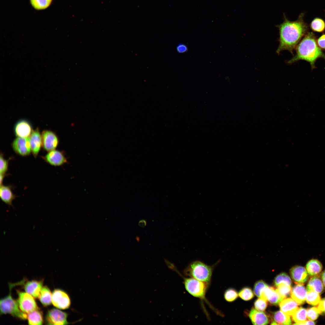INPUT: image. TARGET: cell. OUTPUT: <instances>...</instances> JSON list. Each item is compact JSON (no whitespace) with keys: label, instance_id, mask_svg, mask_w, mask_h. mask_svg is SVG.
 Returning a JSON list of instances; mask_svg holds the SVG:
<instances>
[{"label":"cell","instance_id":"obj_6","mask_svg":"<svg viewBox=\"0 0 325 325\" xmlns=\"http://www.w3.org/2000/svg\"><path fill=\"white\" fill-rule=\"evenodd\" d=\"M17 302L20 310L28 314L39 308L34 297L26 292L17 291Z\"/></svg>","mask_w":325,"mask_h":325},{"label":"cell","instance_id":"obj_24","mask_svg":"<svg viewBox=\"0 0 325 325\" xmlns=\"http://www.w3.org/2000/svg\"><path fill=\"white\" fill-rule=\"evenodd\" d=\"M52 293L46 286L42 287L38 298L40 302L44 306L50 305L52 303Z\"/></svg>","mask_w":325,"mask_h":325},{"label":"cell","instance_id":"obj_41","mask_svg":"<svg viewBox=\"0 0 325 325\" xmlns=\"http://www.w3.org/2000/svg\"><path fill=\"white\" fill-rule=\"evenodd\" d=\"M147 224V221L144 219L140 220L138 222V225L141 227L143 228L146 226Z\"/></svg>","mask_w":325,"mask_h":325},{"label":"cell","instance_id":"obj_38","mask_svg":"<svg viewBox=\"0 0 325 325\" xmlns=\"http://www.w3.org/2000/svg\"><path fill=\"white\" fill-rule=\"evenodd\" d=\"M317 42L318 46L320 48L325 50V34L321 35L317 40Z\"/></svg>","mask_w":325,"mask_h":325},{"label":"cell","instance_id":"obj_13","mask_svg":"<svg viewBox=\"0 0 325 325\" xmlns=\"http://www.w3.org/2000/svg\"><path fill=\"white\" fill-rule=\"evenodd\" d=\"M292 279L296 284H303L308 280V274L306 269L302 266L296 265L290 270Z\"/></svg>","mask_w":325,"mask_h":325},{"label":"cell","instance_id":"obj_4","mask_svg":"<svg viewBox=\"0 0 325 325\" xmlns=\"http://www.w3.org/2000/svg\"><path fill=\"white\" fill-rule=\"evenodd\" d=\"M214 266L207 265L199 261L190 263L185 268L184 273L186 275L204 282L208 285L212 276Z\"/></svg>","mask_w":325,"mask_h":325},{"label":"cell","instance_id":"obj_45","mask_svg":"<svg viewBox=\"0 0 325 325\" xmlns=\"http://www.w3.org/2000/svg\"></svg>","mask_w":325,"mask_h":325},{"label":"cell","instance_id":"obj_34","mask_svg":"<svg viewBox=\"0 0 325 325\" xmlns=\"http://www.w3.org/2000/svg\"><path fill=\"white\" fill-rule=\"evenodd\" d=\"M268 286V285L263 281L260 280L258 281L254 286V292L255 294L257 297L261 298L262 292Z\"/></svg>","mask_w":325,"mask_h":325},{"label":"cell","instance_id":"obj_15","mask_svg":"<svg viewBox=\"0 0 325 325\" xmlns=\"http://www.w3.org/2000/svg\"><path fill=\"white\" fill-rule=\"evenodd\" d=\"M261 298L274 305H278L283 299L273 287L268 286L263 291Z\"/></svg>","mask_w":325,"mask_h":325},{"label":"cell","instance_id":"obj_11","mask_svg":"<svg viewBox=\"0 0 325 325\" xmlns=\"http://www.w3.org/2000/svg\"><path fill=\"white\" fill-rule=\"evenodd\" d=\"M42 157L46 162L54 166H61L67 161L63 152L55 150L48 152Z\"/></svg>","mask_w":325,"mask_h":325},{"label":"cell","instance_id":"obj_14","mask_svg":"<svg viewBox=\"0 0 325 325\" xmlns=\"http://www.w3.org/2000/svg\"><path fill=\"white\" fill-rule=\"evenodd\" d=\"M29 138L31 153L36 158L42 146V135L38 128L32 131Z\"/></svg>","mask_w":325,"mask_h":325},{"label":"cell","instance_id":"obj_10","mask_svg":"<svg viewBox=\"0 0 325 325\" xmlns=\"http://www.w3.org/2000/svg\"><path fill=\"white\" fill-rule=\"evenodd\" d=\"M42 147L47 152L54 150L59 143L58 138L53 132L45 130L42 133Z\"/></svg>","mask_w":325,"mask_h":325},{"label":"cell","instance_id":"obj_19","mask_svg":"<svg viewBox=\"0 0 325 325\" xmlns=\"http://www.w3.org/2000/svg\"><path fill=\"white\" fill-rule=\"evenodd\" d=\"M0 197L1 200L7 205L13 206L12 202L17 196L12 192L10 186L0 185Z\"/></svg>","mask_w":325,"mask_h":325},{"label":"cell","instance_id":"obj_18","mask_svg":"<svg viewBox=\"0 0 325 325\" xmlns=\"http://www.w3.org/2000/svg\"><path fill=\"white\" fill-rule=\"evenodd\" d=\"M279 304L281 311L289 316L292 315L299 308L297 303L290 298L283 299Z\"/></svg>","mask_w":325,"mask_h":325},{"label":"cell","instance_id":"obj_35","mask_svg":"<svg viewBox=\"0 0 325 325\" xmlns=\"http://www.w3.org/2000/svg\"><path fill=\"white\" fill-rule=\"evenodd\" d=\"M319 314L317 308L316 307H313L307 310V317L309 320H315Z\"/></svg>","mask_w":325,"mask_h":325},{"label":"cell","instance_id":"obj_42","mask_svg":"<svg viewBox=\"0 0 325 325\" xmlns=\"http://www.w3.org/2000/svg\"><path fill=\"white\" fill-rule=\"evenodd\" d=\"M302 325H314L315 323L313 320H309L302 322Z\"/></svg>","mask_w":325,"mask_h":325},{"label":"cell","instance_id":"obj_32","mask_svg":"<svg viewBox=\"0 0 325 325\" xmlns=\"http://www.w3.org/2000/svg\"><path fill=\"white\" fill-rule=\"evenodd\" d=\"M238 296L236 290L232 288L227 289L224 293V297L225 300L228 302H232L235 301Z\"/></svg>","mask_w":325,"mask_h":325},{"label":"cell","instance_id":"obj_40","mask_svg":"<svg viewBox=\"0 0 325 325\" xmlns=\"http://www.w3.org/2000/svg\"><path fill=\"white\" fill-rule=\"evenodd\" d=\"M176 49L178 53L183 54L186 52L187 51L188 48L185 44L181 43L178 45Z\"/></svg>","mask_w":325,"mask_h":325},{"label":"cell","instance_id":"obj_17","mask_svg":"<svg viewBox=\"0 0 325 325\" xmlns=\"http://www.w3.org/2000/svg\"><path fill=\"white\" fill-rule=\"evenodd\" d=\"M307 291L303 284H296L292 289L291 296L298 305L304 303L306 300Z\"/></svg>","mask_w":325,"mask_h":325},{"label":"cell","instance_id":"obj_16","mask_svg":"<svg viewBox=\"0 0 325 325\" xmlns=\"http://www.w3.org/2000/svg\"><path fill=\"white\" fill-rule=\"evenodd\" d=\"M43 280H33L25 282L24 288L26 292L35 298H38L43 287Z\"/></svg>","mask_w":325,"mask_h":325},{"label":"cell","instance_id":"obj_36","mask_svg":"<svg viewBox=\"0 0 325 325\" xmlns=\"http://www.w3.org/2000/svg\"><path fill=\"white\" fill-rule=\"evenodd\" d=\"M255 308L258 311H263L265 310L267 306V301L260 298L257 299L255 302Z\"/></svg>","mask_w":325,"mask_h":325},{"label":"cell","instance_id":"obj_30","mask_svg":"<svg viewBox=\"0 0 325 325\" xmlns=\"http://www.w3.org/2000/svg\"><path fill=\"white\" fill-rule=\"evenodd\" d=\"M277 287L276 291L283 299L287 297L291 294L292 289L291 286L282 283Z\"/></svg>","mask_w":325,"mask_h":325},{"label":"cell","instance_id":"obj_12","mask_svg":"<svg viewBox=\"0 0 325 325\" xmlns=\"http://www.w3.org/2000/svg\"><path fill=\"white\" fill-rule=\"evenodd\" d=\"M14 130L17 137L21 138L29 137L33 131L30 123L25 119L17 122L14 125Z\"/></svg>","mask_w":325,"mask_h":325},{"label":"cell","instance_id":"obj_26","mask_svg":"<svg viewBox=\"0 0 325 325\" xmlns=\"http://www.w3.org/2000/svg\"><path fill=\"white\" fill-rule=\"evenodd\" d=\"M310 27L313 31L323 32L325 30V22L323 19L316 17L311 21Z\"/></svg>","mask_w":325,"mask_h":325},{"label":"cell","instance_id":"obj_44","mask_svg":"<svg viewBox=\"0 0 325 325\" xmlns=\"http://www.w3.org/2000/svg\"><path fill=\"white\" fill-rule=\"evenodd\" d=\"M5 174H0V185L2 184V182L3 180V179L4 178Z\"/></svg>","mask_w":325,"mask_h":325},{"label":"cell","instance_id":"obj_28","mask_svg":"<svg viewBox=\"0 0 325 325\" xmlns=\"http://www.w3.org/2000/svg\"><path fill=\"white\" fill-rule=\"evenodd\" d=\"M53 0H30V3L35 9L41 10L48 8Z\"/></svg>","mask_w":325,"mask_h":325},{"label":"cell","instance_id":"obj_31","mask_svg":"<svg viewBox=\"0 0 325 325\" xmlns=\"http://www.w3.org/2000/svg\"><path fill=\"white\" fill-rule=\"evenodd\" d=\"M284 283L288 285L291 286L292 281L288 275L285 273H282L278 275L275 278L274 283L277 286L281 283Z\"/></svg>","mask_w":325,"mask_h":325},{"label":"cell","instance_id":"obj_3","mask_svg":"<svg viewBox=\"0 0 325 325\" xmlns=\"http://www.w3.org/2000/svg\"><path fill=\"white\" fill-rule=\"evenodd\" d=\"M25 280L24 279L18 282L9 284L8 295L0 300L1 314H9L21 320H25L27 319V314L20 310L17 301L14 299L11 295L12 288L17 285L23 284Z\"/></svg>","mask_w":325,"mask_h":325},{"label":"cell","instance_id":"obj_8","mask_svg":"<svg viewBox=\"0 0 325 325\" xmlns=\"http://www.w3.org/2000/svg\"><path fill=\"white\" fill-rule=\"evenodd\" d=\"M67 314L57 308H52L48 310L46 316L47 324L63 325L70 323L67 321Z\"/></svg>","mask_w":325,"mask_h":325},{"label":"cell","instance_id":"obj_21","mask_svg":"<svg viewBox=\"0 0 325 325\" xmlns=\"http://www.w3.org/2000/svg\"><path fill=\"white\" fill-rule=\"evenodd\" d=\"M324 286L322 280L318 276L311 277L307 286V291H313L321 294L324 291Z\"/></svg>","mask_w":325,"mask_h":325},{"label":"cell","instance_id":"obj_27","mask_svg":"<svg viewBox=\"0 0 325 325\" xmlns=\"http://www.w3.org/2000/svg\"><path fill=\"white\" fill-rule=\"evenodd\" d=\"M292 316L296 323L304 322L307 320V310L302 307L299 308Z\"/></svg>","mask_w":325,"mask_h":325},{"label":"cell","instance_id":"obj_9","mask_svg":"<svg viewBox=\"0 0 325 325\" xmlns=\"http://www.w3.org/2000/svg\"><path fill=\"white\" fill-rule=\"evenodd\" d=\"M12 147L15 153L22 156H29L31 152L29 137H17L12 142Z\"/></svg>","mask_w":325,"mask_h":325},{"label":"cell","instance_id":"obj_33","mask_svg":"<svg viewBox=\"0 0 325 325\" xmlns=\"http://www.w3.org/2000/svg\"><path fill=\"white\" fill-rule=\"evenodd\" d=\"M238 294L239 296L245 301L249 300L252 299L254 296L252 290L248 287L243 288Z\"/></svg>","mask_w":325,"mask_h":325},{"label":"cell","instance_id":"obj_37","mask_svg":"<svg viewBox=\"0 0 325 325\" xmlns=\"http://www.w3.org/2000/svg\"><path fill=\"white\" fill-rule=\"evenodd\" d=\"M0 174H5L8 170V161L4 158L3 154L2 153L0 156Z\"/></svg>","mask_w":325,"mask_h":325},{"label":"cell","instance_id":"obj_29","mask_svg":"<svg viewBox=\"0 0 325 325\" xmlns=\"http://www.w3.org/2000/svg\"><path fill=\"white\" fill-rule=\"evenodd\" d=\"M320 294L313 291H307L306 298L307 302L311 305L316 306L320 300Z\"/></svg>","mask_w":325,"mask_h":325},{"label":"cell","instance_id":"obj_5","mask_svg":"<svg viewBox=\"0 0 325 325\" xmlns=\"http://www.w3.org/2000/svg\"><path fill=\"white\" fill-rule=\"evenodd\" d=\"M184 280L185 288L190 294L206 300L205 295L208 284L192 277L184 278Z\"/></svg>","mask_w":325,"mask_h":325},{"label":"cell","instance_id":"obj_39","mask_svg":"<svg viewBox=\"0 0 325 325\" xmlns=\"http://www.w3.org/2000/svg\"><path fill=\"white\" fill-rule=\"evenodd\" d=\"M317 308L320 314H325V298L320 300Z\"/></svg>","mask_w":325,"mask_h":325},{"label":"cell","instance_id":"obj_23","mask_svg":"<svg viewBox=\"0 0 325 325\" xmlns=\"http://www.w3.org/2000/svg\"><path fill=\"white\" fill-rule=\"evenodd\" d=\"M27 319L29 325H42L43 323L42 313L38 308L28 314Z\"/></svg>","mask_w":325,"mask_h":325},{"label":"cell","instance_id":"obj_22","mask_svg":"<svg viewBox=\"0 0 325 325\" xmlns=\"http://www.w3.org/2000/svg\"><path fill=\"white\" fill-rule=\"evenodd\" d=\"M306 269L309 275L311 276H318L321 272V263L317 259H312L309 261L306 265Z\"/></svg>","mask_w":325,"mask_h":325},{"label":"cell","instance_id":"obj_1","mask_svg":"<svg viewBox=\"0 0 325 325\" xmlns=\"http://www.w3.org/2000/svg\"><path fill=\"white\" fill-rule=\"evenodd\" d=\"M305 14L301 13L295 21L288 20L285 16L283 22L277 26L279 32V44L277 53L283 50L292 54L302 38L307 33L308 26L304 20Z\"/></svg>","mask_w":325,"mask_h":325},{"label":"cell","instance_id":"obj_43","mask_svg":"<svg viewBox=\"0 0 325 325\" xmlns=\"http://www.w3.org/2000/svg\"><path fill=\"white\" fill-rule=\"evenodd\" d=\"M321 278L324 286L325 287V270L322 273Z\"/></svg>","mask_w":325,"mask_h":325},{"label":"cell","instance_id":"obj_7","mask_svg":"<svg viewBox=\"0 0 325 325\" xmlns=\"http://www.w3.org/2000/svg\"><path fill=\"white\" fill-rule=\"evenodd\" d=\"M52 303L56 308L64 310L69 308L71 303L70 297L66 292L56 289L52 293Z\"/></svg>","mask_w":325,"mask_h":325},{"label":"cell","instance_id":"obj_2","mask_svg":"<svg viewBox=\"0 0 325 325\" xmlns=\"http://www.w3.org/2000/svg\"><path fill=\"white\" fill-rule=\"evenodd\" d=\"M296 54L287 63L292 64L300 60H304L311 65L312 70L316 67L315 63L319 58L325 59V54L318 46L315 34L308 32L296 47Z\"/></svg>","mask_w":325,"mask_h":325},{"label":"cell","instance_id":"obj_25","mask_svg":"<svg viewBox=\"0 0 325 325\" xmlns=\"http://www.w3.org/2000/svg\"><path fill=\"white\" fill-rule=\"evenodd\" d=\"M273 318L274 321L277 324L290 325L291 324V320L289 316L281 311L275 312L274 313Z\"/></svg>","mask_w":325,"mask_h":325},{"label":"cell","instance_id":"obj_20","mask_svg":"<svg viewBox=\"0 0 325 325\" xmlns=\"http://www.w3.org/2000/svg\"><path fill=\"white\" fill-rule=\"evenodd\" d=\"M249 317L254 325H266L268 323V317L264 312L254 308L251 310Z\"/></svg>","mask_w":325,"mask_h":325}]
</instances>
